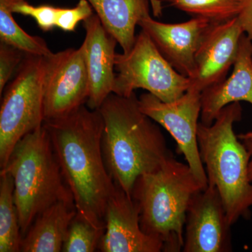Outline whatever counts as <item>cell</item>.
<instances>
[{
    "label": "cell",
    "instance_id": "cell-22",
    "mask_svg": "<svg viewBox=\"0 0 252 252\" xmlns=\"http://www.w3.org/2000/svg\"><path fill=\"white\" fill-rule=\"evenodd\" d=\"M58 7L49 5L33 6L23 1L15 5L13 13L31 16L35 20L36 24L41 31H51L56 27Z\"/></svg>",
    "mask_w": 252,
    "mask_h": 252
},
{
    "label": "cell",
    "instance_id": "cell-26",
    "mask_svg": "<svg viewBox=\"0 0 252 252\" xmlns=\"http://www.w3.org/2000/svg\"><path fill=\"white\" fill-rule=\"evenodd\" d=\"M151 6L156 17L162 16V5L161 0H150Z\"/></svg>",
    "mask_w": 252,
    "mask_h": 252
},
{
    "label": "cell",
    "instance_id": "cell-16",
    "mask_svg": "<svg viewBox=\"0 0 252 252\" xmlns=\"http://www.w3.org/2000/svg\"><path fill=\"white\" fill-rule=\"evenodd\" d=\"M104 28L127 54L135 43V28L150 16V0H88Z\"/></svg>",
    "mask_w": 252,
    "mask_h": 252
},
{
    "label": "cell",
    "instance_id": "cell-15",
    "mask_svg": "<svg viewBox=\"0 0 252 252\" xmlns=\"http://www.w3.org/2000/svg\"><path fill=\"white\" fill-rule=\"evenodd\" d=\"M230 77L201 94L200 122L213 124L225 106L245 101L252 105V41L247 34L240 39L238 55Z\"/></svg>",
    "mask_w": 252,
    "mask_h": 252
},
{
    "label": "cell",
    "instance_id": "cell-13",
    "mask_svg": "<svg viewBox=\"0 0 252 252\" xmlns=\"http://www.w3.org/2000/svg\"><path fill=\"white\" fill-rule=\"evenodd\" d=\"M245 34L238 17L217 23L208 33L195 56L189 90L202 93L226 79L236 59L240 39Z\"/></svg>",
    "mask_w": 252,
    "mask_h": 252
},
{
    "label": "cell",
    "instance_id": "cell-23",
    "mask_svg": "<svg viewBox=\"0 0 252 252\" xmlns=\"http://www.w3.org/2000/svg\"><path fill=\"white\" fill-rule=\"evenodd\" d=\"M93 9L88 0H79L73 8L58 7L56 27L64 32L75 31L81 21L84 22L94 14Z\"/></svg>",
    "mask_w": 252,
    "mask_h": 252
},
{
    "label": "cell",
    "instance_id": "cell-28",
    "mask_svg": "<svg viewBox=\"0 0 252 252\" xmlns=\"http://www.w3.org/2000/svg\"><path fill=\"white\" fill-rule=\"evenodd\" d=\"M246 146L247 148H248L249 152H250V155H251V158H250V165H249V179L252 182V146Z\"/></svg>",
    "mask_w": 252,
    "mask_h": 252
},
{
    "label": "cell",
    "instance_id": "cell-20",
    "mask_svg": "<svg viewBox=\"0 0 252 252\" xmlns=\"http://www.w3.org/2000/svg\"><path fill=\"white\" fill-rule=\"evenodd\" d=\"M169 5L193 16L215 23H223L238 17L245 0H165Z\"/></svg>",
    "mask_w": 252,
    "mask_h": 252
},
{
    "label": "cell",
    "instance_id": "cell-11",
    "mask_svg": "<svg viewBox=\"0 0 252 252\" xmlns=\"http://www.w3.org/2000/svg\"><path fill=\"white\" fill-rule=\"evenodd\" d=\"M217 23H220L200 16H194L184 23H164L149 16L141 20L138 26L172 67L182 75L190 78L195 72L197 52Z\"/></svg>",
    "mask_w": 252,
    "mask_h": 252
},
{
    "label": "cell",
    "instance_id": "cell-10",
    "mask_svg": "<svg viewBox=\"0 0 252 252\" xmlns=\"http://www.w3.org/2000/svg\"><path fill=\"white\" fill-rule=\"evenodd\" d=\"M231 226L218 190L208 185L194 195L189 205L182 251L232 252Z\"/></svg>",
    "mask_w": 252,
    "mask_h": 252
},
{
    "label": "cell",
    "instance_id": "cell-17",
    "mask_svg": "<svg viewBox=\"0 0 252 252\" xmlns=\"http://www.w3.org/2000/svg\"><path fill=\"white\" fill-rule=\"evenodd\" d=\"M77 213L75 207L63 202L48 207L36 217L23 236L21 252H62L69 225Z\"/></svg>",
    "mask_w": 252,
    "mask_h": 252
},
{
    "label": "cell",
    "instance_id": "cell-27",
    "mask_svg": "<svg viewBox=\"0 0 252 252\" xmlns=\"http://www.w3.org/2000/svg\"><path fill=\"white\" fill-rule=\"evenodd\" d=\"M239 139L243 141L245 145L252 146V130L246 133L240 134L238 135Z\"/></svg>",
    "mask_w": 252,
    "mask_h": 252
},
{
    "label": "cell",
    "instance_id": "cell-7",
    "mask_svg": "<svg viewBox=\"0 0 252 252\" xmlns=\"http://www.w3.org/2000/svg\"><path fill=\"white\" fill-rule=\"evenodd\" d=\"M113 94L129 97L144 89L160 100L171 102L189 90V78L182 75L160 54L148 34L142 31L127 54H116Z\"/></svg>",
    "mask_w": 252,
    "mask_h": 252
},
{
    "label": "cell",
    "instance_id": "cell-24",
    "mask_svg": "<svg viewBox=\"0 0 252 252\" xmlns=\"http://www.w3.org/2000/svg\"><path fill=\"white\" fill-rule=\"evenodd\" d=\"M25 53L9 44H0V95L2 96L6 84L22 63Z\"/></svg>",
    "mask_w": 252,
    "mask_h": 252
},
{
    "label": "cell",
    "instance_id": "cell-5",
    "mask_svg": "<svg viewBox=\"0 0 252 252\" xmlns=\"http://www.w3.org/2000/svg\"><path fill=\"white\" fill-rule=\"evenodd\" d=\"M0 172L14 184V201L23 238L36 217L54 204L74 205L45 125L28 134L15 146Z\"/></svg>",
    "mask_w": 252,
    "mask_h": 252
},
{
    "label": "cell",
    "instance_id": "cell-9",
    "mask_svg": "<svg viewBox=\"0 0 252 252\" xmlns=\"http://www.w3.org/2000/svg\"><path fill=\"white\" fill-rule=\"evenodd\" d=\"M85 44L47 56L44 81L45 122L65 117L89 99Z\"/></svg>",
    "mask_w": 252,
    "mask_h": 252
},
{
    "label": "cell",
    "instance_id": "cell-14",
    "mask_svg": "<svg viewBox=\"0 0 252 252\" xmlns=\"http://www.w3.org/2000/svg\"><path fill=\"white\" fill-rule=\"evenodd\" d=\"M84 26L86 31L84 44L90 86L86 105L91 109H98L109 94H113L118 42L104 28L97 14H94L84 21Z\"/></svg>",
    "mask_w": 252,
    "mask_h": 252
},
{
    "label": "cell",
    "instance_id": "cell-19",
    "mask_svg": "<svg viewBox=\"0 0 252 252\" xmlns=\"http://www.w3.org/2000/svg\"><path fill=\"white\" fill-rule=\"evenodd\" d=\"M26 0H0V40L21 50L25 54L49 56L53 54L46 41L28 34L13 17L15 5Z\"/></svg>",
    "mask_w": 252,
    "mask_h": 252
},
{
    "label": "cell",
    "instance_id": "cell-6",
    "mask_svg": "<svg viewBox=\"0 0 252 252\" xmlns=\"http://www.w3.org/2000/svg\"><path fill=\"white\" fill-rule=\"evenodd\" d=\"M47 56L25 54L4 91L0 109V167L21 139L44 125Z\"/></svg>",
    "mask_w": 252,
    "mask_h": 252
},
{
    "label": "cell",
    "instance_id": "cell-12",
    "mask_svg": "<svg viewBox=\"0 0 252 252\" xmlns=\"http://www.w3.org/2000/svg\"><path fill=\"white\" fill-rule=\"evenodd\" d=\"M106 207L105 230L98 250L102 252H160L163 244L146 234L140 225V209L132 196L115 184Z\"/></svg>",
    "mask_w": 252,
    "mask_h": 252
},
{
    "label": "cell",
    "instance_id": "cell-1",
    "mask_svg": "<svg viewBox=\"0 0 252 252\" xmlns=\"http://www.w3.org/2000/svg\"><path fill=\"white\" fill-rule=\"evenodd\" d=\"M44 124L77 212L95 228H105L106 207L116 186L104 162L99 109L84 104Z\"/></svg>",
    "mask_w": 252,
    "mask_h": 252
},
{
    "label": "cell",
    "instance_id": "cell-21",
    "mask_svg": "<svg viewBox=\"0 0 252 252\" xmlns=\"http://www.w3.org/2000/svg\"><path fill=\"white\" fill-rule=\"evenodd\" d=\"M105 228H95L77 212L68 230L63 252H94L98 250Z\"/></svg>",
    "mask_w": 252,
    "mask_h": 252
},
{
    "label": "cell",
    "instance_id": "cell-8",
    "mask_svg": "<svg viewBox=\"0 0 252 252\" xmlns=\"http://www.w3.org/2000/svg\"><path fill=\"white\" fill-rule=\"evenodd\" d=\"M138 102L141 110L173 137L179 152L185 157L194 175L206 189L208 180L198 140L201 94L188 90L177 100L165 102L147 93L141 94Z\"/></svg>",
    "mask_w": 252,
    "mask_h": 252
},
{
    "label": "cell",
    "instance_id": "cell-18",
    "mask_svg": "<svg viewBox=\"0 0 252 252\" xmlns=\"http://www.w3.org/2000/svg\"><path fill=\"white\" fill-rule=\"evenodd\" d=\"M14 191L12 177L0 172V252H21L23 235Z\"/></svg>",
    "mask_w": 252,
    "mask_h": 252
},
{
    "label": "cell",
    "instance_id": "cell-25",
    "mask_svg": "<svg viewBox=\"0 0 252 252\" xmlns=\"http://www.w3.org/2000/svg\"><path fill=\"white\" fill-rule=\"evenodd\" d=\"M245 34L252 41V0H245L241 13L238 16Z\"/></svg>",
    "mask_w": 252,
    "mask_h": 252
},
{
    "label": "cell",
    "instance_id": "cell-2",
    "mask_svg": "<svg viewBox=\"0 0 252 252\" xmlns=\"http://www.w3.org/2000/svg\"><path fill=\"white\" fill-rule=\"evenodd\" d=\"M104 122L102 149L114 183L132 196L136 180L173 155L157 123L141 110L135 93L109 94L98 109Z\"/></svg>",
    "mask_w": 252,
    "mask_h": 252
},
{
    "label": "cell",
    "instance_id": "cell-3",
    "mask_svg": "<svg viewBox=\"0 0 252 252\" xmlns=\"http://www.w3.org/2000/svg\"><path fill=\"white\" fill-rule=\"evenodd\" d=\"M204 189L188 164L173 155L136 180L131 195L140 209L141 228L162 242V252L183 250L187 210L194 195Z\"/></svg>",
    "mask_w": 252,
    "mask_h": 252
},
{
    "label": "cell",
    "instance_id": "cell-4",
    "mask_svg": "<svg viewBox=\"0 0 252 252\" xmlns=\"http://www.w3.org/2000/svg\"><path fill=\"white\" fill-rule=\"evenodd\" d=\"M241 104L234 102L220 111L213 124L199 122L200 158L208 185L218 190L233 225L251 216L252 182L249 179L250 152L235 135L233 126L242 119Z\"/></svg>",
    "mask_w": 252,
    "mask_h": 252
}]
</instances>
